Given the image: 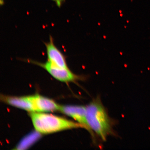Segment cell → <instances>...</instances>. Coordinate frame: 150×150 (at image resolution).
I'll return each instance as SVG.
<instances>
[{"instance_id":"cell-6","label":"cell","mask_w":150,"mask_h":150,"mask_svg":"<svg viewBox=\"0 0 150 150\" xmlns=\"http://www.w3.org/2000/svg\"><path fill=\"white\" fill-rule=\"evenodd\" d=\"M33 103L35 112H47L59 110L61 106L54 101L39 95L29 96Z\"/></svg>"},{"instance_id":"cell-8","label":"cell","mask_w":150,"mask_h":150,"mask_svg":"<svg viewBox=\"0 0 150 150\" xmlns=\"http://www.w3.org/2000/svg\"><path fill=\"white\" fill-rule=\"evenodd\" d=\"M52 1H55L57 6L60 7L61 6L62 3L65 1V0H52Z\"/></svg>"},{"instance_id":"cell-5","label":"cell","mask_w":150,"mask_h":150,"mask_svg":"<svg viewBox=\"0 0 150 150\" xmlns=\"http://www.w3.org/2000/svg\"><path fill=\"white\" fill-rule=\"evenodd\" d=\"M45 45L47 56V61L58 67L68 68L65 56L54 44L53 39L51 36L50 37L49 42L45 43Z\"/></svg>"},{"instance_id":"cell-3","label":"cell","mask_w":150,"mask_h":150,"mask_svg":"<svg viewBox=\"0 0 150 150\" xmlns=\"http://www.w3.org/2000/svg\"><path fill=\"white\" fill-rule=\"evenodd\" d=\"M29 61L32 63L42 67L54 78L61 81L65 82H75L85 78L83 76H78L74 74L69 68L58 67L52 64L47 61L44 63L32 60Z\"/></svg>"},{"instance_id":"cell-7","label":"cell","mask_w":150,"mask_h":150,"mask_svg":"<svg viewBox=\"0 0 150 150\" xmlns=\"http://www.w3.org/2000/svg\"><path fill=\"white\" fill-rule=\"evenodd\" d=\"M1 98L4 102L11 105L27 111L35 112L34 106L29 96L15 97L3 96Z\"/></svg>"},{"instance_id":"cell-4","label":"cell","mask_w":150,"mask_h":150,"mask_svg":"<svg viewBox=\"0 0 150 150\" xmlns=\"http://www.w3.org/2000/svg\"><path fill=\"white\" fill-rule=\"evenodd\" d=\"M59 111L72 117L83 126L84 129L91 133L86 119V106H61Z\"/></svg>"},{"instance_id":"cell-1","label":"cell","mask_w":150,"mask_h":150,"mask_svg":"<svg viewBox=\"0 0 150 150\" xmlns=\"http://www.w3.org/2000/svg\"><path fill=\"white\" fill-rule=\"evenodd\" d=\"M86 108V119L90 129L105 141L112 134L111 121L105 108L98 98L92 101Z\"/></svg>"},{"instance_id":"cell-2","label":"cell","mask_w":150,"mask_h":150,"mask_svg":"<svg viewBox=\"0 0 150 150\" xmlns=\"http://www.w3.org/2000/svg\"><path fill=\"white\" fill-rule=\"evenodd\" d=\"M30 115L35 130L41 134H50L67 129L84 128L78 122L51 114L33 112Z\"/></svg>"}]
</instances>
